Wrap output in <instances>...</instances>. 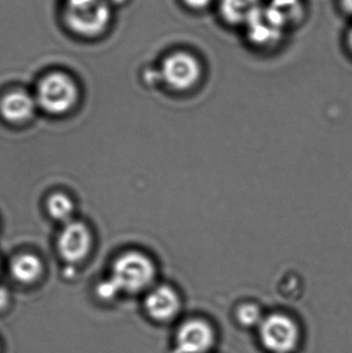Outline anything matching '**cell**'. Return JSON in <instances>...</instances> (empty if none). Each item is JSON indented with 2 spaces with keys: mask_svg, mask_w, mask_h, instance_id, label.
<instances>
[{
  "mask_svg": "<svg viewBox=\"0 0 352 353\" xmlns=\"http://www.w3.org/2000/svg\"><path fill=\"white\" fill-rule=\"evenodd\" d=\"M345 45L352 55V27L347 30L346 35H345Z\"/></svg>",
  "mask_w": 352,
  "mask_h": 353,
  "instance_id": "obj_20",
  "label": "cell"
},
{
  "mask_svg": "<svg viewBox=\"0 0 352 353\" xmlns=\"http://www.w3.org/2000/svg\"><path fill=\"white\" fill-rule=\"evenodd\" d=\"M48 212L51 217L58 221L68 222L72 219L74 213V203L64 193H54L48 199Z\"/></svg>",
  "mask_w": 352,
  "mask_h": 353,
  "instance_id": "obj_15",
  "label": "cell"
},
{
  "mask_svg": "<svg viewBox=\"0 0 352 353\" xmlns=\"http://www.w3.org/2000/svg\"><path fill=\"white\" fill-rule=\"evenodd\" d=\"M262 6V0H219L218 14L229 26L245 27Z\"/></svg>",
  "mask_w": 352,
  "mask_h": 353,
  "instance_id": "obj_11",
  "label": "cell"
},
{
  "mask_svg": "<svg viewBox=\"0 0 352 353\" xmlns=\"http://www.w3.org/2000/svg\"><path fill=\"white\" fill-rule=\"evenodd\" d=\"M339 6L345 14L352 17V0H339Z\"/></svg>",
  "mask_w": 352,
  "mask_h": 353,
  "instance_id": "obj_19",
  "label": "cell"
},
{
  "mask_svg": "<svg viewBox=\"0 0 352 353\" xmlns=\"http://www.w3.org/2000/svg\"><path fill=\"white\" fill-rule=\"evenodd\" d=\"M34 97L43 111L59 115L70 111L78 101V85L68 72L52 70L39 79Z\"/></svg>",
  "mask_w": 352,
  "mask_h": 353,
  "instance_id": "obj_4",
  "label": "cell"
},
{
  "mask_svg": "<svg viewBox=\"0 0 352 353\" xmlns=\"http://www.w3.org/2000/svg\"><path fill=\"white\" fill-rule=\"evenodd\" d=\"M12 277L23 284L34 283L43 272V265L39 257L30 253L20 254L10 263Z\"/></svg>",
  "mask_w": 352,
  "mask_h": 353,
  "instance_id": "obj_13",
  "label": "cell"
},
{
  "mask_svg": "<svg viewBox=\"0 0 352 353\" xmlns=\"http://www.w3.org/2000/svg\"><path fill=\"white\" fill-rule=\"evenodd\" d=\"M266 313L253 302L240 304L235 311V321L243 329H258Z\"/></svg>",
  "mask_w": 352,
  "mask_h": 353,
  "instance_id": "obj_14",
  "label": "cell"
},
{
  "mask_svg": "<svg viewBox=\"0 0 352 353\" xmlns=\"http://www.w3.org/2000/svg\"><path fill=\"white\" fill-rule=\"evenodd\" d=\"M37 107L35 97L27 91L12 90L0 101V113L6 121L20 123L27 121L34 114Z\"/></svg>",
  "mask_w": 352,
  "mask_h": 353,
  "instance_id": "obj_10",
  "label": "cell"
},
{
  "mask_svg": "<svg viewBox=\"0 0 352 353\" xmlns=\"http://www.w3.org/2000/svg\"><path fill=\"white\" fill-rule=\"evenodd\" d=\"M284 29L273 20L265 6L245 26L248 43L262 50L273 49L278 46L284 37Z\"/></svg>",
  "mask_w": 352,
  "mask_h": 353,
  "instance_id": "obj_9",
  "label": "cell"
},
{
  "mask_svg": "<svg viewBox=\"0 0 352 353\" xmlns=\"http://www.w3.org/2000/svg\"><path fill=\"white\" fill-rule=\"evenodd\" d=\"M182 4L192 12H202L212 6L214 0H181Z\"/></svg>",
  "mask_w": 352,
  "mask_h": 353,
  "instance_id": "obj_17",
  "label": "cell"
},
{
  "mask_svg": "<svg viewBox=\"0 0 352 353\" xmlns=\"http://www.w3.org/2000/svg\"><path fill=\"white\" fill-rule=\"evenodd\" d=\"M10 302V292L4 288H0V311L8 308Z\"/></svg>",
  "mask_w": 352,
  "mask_h": 353,
  "instance_id": "obj_18",
  "label": "cell"
},
{
  "mask_svg": "<svg viewBox=\"0 0 352 353\" xmlns=\"http://www.w3.org/2000/svg\"><path fill=\"white\" fill-rule=\"evenodd\" d=\"M256 332L260 345L269 353H295L303 341L301 323L284 311L266 313Z\"/></svg>",
  "mask_w": 352,
  "mask_h": 353,
  "instance_id": "obj_2",
  "label": "cell"
},
{
  "mask_svg": "<svg viewBox=\"0 0 352 353\" xmlns=\"http://www.w3.org/2000/svg\"><path fill=\"white\" fill-rule=\"evenodd\" d=\"M266 10L284 30L301 24L306 16L303 0H270Z\"/></svg>",
  "mask_w": 352,
  "mask_h": 353,
  "instance_id": "obj_12",
  "label": "cell"
},
{
  "mask_svg": "<svg viewBox=\"0 0 352 353\" xmlns=\"http://www.w3.org/2000/svg\"><path fill=\"white\" fill-rule=\"evenodd\" d=\"M91 243L92 238L87 225L82 222L70 221L58 236V251L64 261L79 263L89 254Z\"/></svg>",
  "mask_w": 352,
  "mask_h": 353,
  "instance_id": "obj_8",
  "label": "cell"
},
{
  "mask_svg": "<svg viewBox=\"0 0 352 353\" xmlns=\"http://www.w3.org/2000/svg\"><path fill=\"white\" fill-rule=\"evenodd\" d=\"M203 70L200 62L187 51H175L167 54L161 61L159 74L167 87L178 91L190 90L200 82Z\"/></svg>",
  "mask_w": 352,
  "mask_h": 353,
  "instance_id": "obj_6",
  "label": "cell"
},
{
  "mask_svg": "<svg viewBox=\"0 0 352 353\" xmlns=\"http://www.w3.org/2000/svg\"><path fill=\"white\" fill-rule=\"evenodd\" d=\"M97 294L99 298L105 301L113 300L114 298L119 294L115 284L112 282V280L105 279V281L101 282L97 286Z\"/></svg>",
  "mask_w": 352,
  "mask_h": 353,
  "instance_id": "obj_16",
  "label": "cell"
},
{
  "mask_svg": "<svg viewBox=\"0 0 352 353\" xmlns=\"http://www.w3.org/2000/svg\"><path fill=\"white\" fill-rule=\"evenodd\" d=\"M144 310L148 319L158 325L177 323L183 310L181 294L167 284L154 285L146 292Z\"/></svg>",
  "mask_w": 352,
  "mask_h": 353,
  "instance_id": "obj_7",
  "label": "cell"
},
{
  "mask_svg": "<svg viewBox=\"0 0 352 353\" xmlns=\"http://www.w3.org/2000/svg\"><path fill=\"white\" fill-rule=\"evenodd\" d=\"M107 1L109 2L113 8H116V6H125L130 0H107Z\"/></svg>",
  "mask_w": 352,
  "mask_h": 353,
  "instance_id": "obj_21",
  "label": "cell"
},
{
  "mask_svg": "<svg viewBox=\"0 0 352 353\" xmlns=\"http://www.w3.org/2000/svg\"><path fill=\"white\" fill-rule=\"evenodd\" d=\"M156 268L150 257L138 251L118 257L110 279L119 294H136L147 292L154 286Z\"/></svg>",
  "mask_w": 352,
  "mask_h": 353,
  "instance_id": "obj_3",
  "label": "cell"
},
{
  "mask_svg": "<svg viewBox=\"0 0 352 353\" xmlns=\"http://www.w3.org/2000/svg\"><path fill=\"white\" fill-rule=\"evenodd\" d=\"M113 6L107 0H62L61 22L76 39H101L113 23Z\"/></svg>",
  "mask_w": 352,
  "mask_h": 353,
  "instance_id": "obj_1",
  "label": "cell"
},
{
  "mask_svg": "<svg viewBox=\"0 0 352 353\" xmlns=\"http://www.w3.org/2000/svg\"><path fill=\"white\" fill-rule=\"evenodd\" d=\"M218 343L213 321L204 316L181 319L173 335L174 353H212Z\"/></svg>",
  "mask_w": 352,
  "mask_h": 353,
  "instance_id": "obj_5",
  "label": "cell"
}]
</instances>
